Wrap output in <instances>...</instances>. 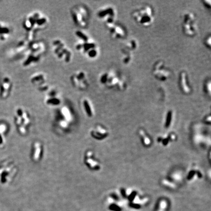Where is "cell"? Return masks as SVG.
Segmentation results:
<instances>
[{
    "label": "cell",
    "mask_w": 211,
    "mask_h": 211,
    "mask_svg": "<svg viewBox=\"0 0 211 211\" xmlns=\"http://www.w3.org/2000/svg\"><path fill=\"white\" fill-rule=\"evenodd\" d=\"M12 33L8 25L4 22H0V41L5 42L7 41Z\"/></svg>",
    "instance_id": "cell-15"
},
{
    "label": "cell",
    "mask_w": 211,
    "mask_h": 211,
    "mask_svg": "<svg viewBox=\"0 0 211 211\" xmlns=\"http://www.w3.org/2000/svg\"><path fill=\"white\" fill-rule=\"evenodd\" d=\"M97 15L100 18L104 20L107 25L114 23L115 12L112 7H106L100 10L98 13Z\"/></svg>",
    "instance_id": "cell-9"
},
{
    "label": "cell",
    "mask_w": 211,
    "mask_h": 211,
    "mask_svg": "<svg viewBox=\"0 0 211 211\" xmlns=\"http://www.w3.org/2000/svg\"><path fill=\"white\" fill-rule=\"evenodd\" d=\"M182 178V175L180 171H175L171 175V181L175 183L181 181Z\"/></svg>",
    "instance_id": "cell-28"
},
{
    "label": "cell",
    "mask_w": 211,
    "mask_h": 211,
    "mask_svg": "<svg viewBox=\"0 0 211 211\" xmlns=\"http://www.w3.org/2000/svg\"><path fill=\"white\" fill-rule=\"evenodd\" d=\"M60 112L62 116L64 117L65 121H67V122L68 123L71 120L72 118V115H71L70 110L67 107H63L61 109Z\"/></svg>",
    "instance_id": "cell-24"
},
{
    "label": "cell",
    "mask_w": 211,
    "mask_h": 211,
    "mask_svg": "<svg viewBox=\"0 0 211 211\" xmlns=\"http://www.w3.org/2000/svg\"><path fill=\"white\" fill-rule=\"evenodd\" d=\"M205 122L206 123H207V124H210V123H211V116H210V115L209 116H208V117H207L205 119Z\"/></svg>",
    "instance_id": "cell-33"
},
{
    "label": "cell",
    "mask_w": 211,
    "mask_h": 211,
    "mask_svg": "<svg viewBox=\"0 0 211 211\" xmlns=\"http://www.w3.org/2000/svg\"><path fill=\"white\" fill-rule=\"evenodd\" d=\"M202 176L201 171L196 169H192L189 171L187 178L188 181H192L196 178H200Z\"/></svg>",
    "instance_id": "cell-22"
},
{
    "label": "cell",
    "mask_w": 211,
    "mask_h": 211,
    "mask_svg": "<svg viewBox=\"0 0 211 211\" xmlns=\"http://www.w3.org/2000/svg\"><path fill=\"white\" fill-rule=\"evenodd\" d=\"M72 12L73 20L74 23L82 28L86 27L88 16L86 9L83 7L79 6L72 9Z\"/></svg>",
    "instance_id": "cell-5"
},
{
    "label": "cell",
    "mask_w": 211,
    "mask_h": 211,
    "mask_svg": "<svg viewBox=\"0 0 211 211\" xmlns=\"http://www.w3.org/2000/svg\"><path fill=\"white\" fill-rule=\"evenodd\" d=\"M205 91H206L207 94H209V96L211 95V81L210 80L207 81L205 86Z\"/></svg>",
    "instance_id": "cell-31"
},
{
    "label": "cell",
    "mask_w": 211,
    "mask_h": 211,
    "mask_svg": "<svg viewBox=\"0 0 211 211\" xmlns=\"http://www.w3.org/2000/svg\"><path fill=\"white\" fill-rule=\"evenodd\" d=\"M71 82L75 87L80 90H86L88 86L85 74L83 72H79L71 77Z\"/></svg>",
    "instance_id": "cell-7"
},
{
    "label": "cell",
    "mask_w": 211,
    "mask_h": 211,
    "mask_svg": "<svg viewBox=\"0 0 211 211\" xmlns=\"http://www.w3.org/2000/svg\"><path fill=\"white\" fill-rule=\"evenodd\" d=\"M169 207V203L166 199H161L157 205V211H167Z\"/></svg>",
    "instance_id": "cell-23"
},
{
    "label": "cell",
    "mask_w": 211,
    "mask_h": 211,
    "mask_svg": "<svg viewBox=\"0 0 211 211\" xmlns=\"http://www.w3.org/2000/svg\"><path fill=\"white\" fill-rule=\"evenodd\" d=\"M7 126L4 124H0V148H2L6 143V134Z\"/></svg>",
    "instance_id": "cell-20"
},
{
    "label": "cell",
    "mask_w": 211,
    "mask_h": 211,
    "mask_svg": "<svg viewBox=\"0 0 211 211\" xmlns=\"http://www.w3.org/2000/svg\"><path fill=\"white\" fill-rule=\"evenodd\" d=\"M100 82L102 84H106L109 87H117L120 89L124 87V81L119 79V77L115 74L112 73H106L103 74L100 77Z\"/></svg>",
    "instance_id": "cell-4"
},
{
    "label": "cell",
    "mask_w": 211,
    "mask_h": 211,
    "mask_svg": "<svg viewBox=\"0 0 211 211\" xmlns=\"http://www.w3.org/2000/svg\"><path fill=\"white\" fill-rule=\"evenodd\" d=\"M40 54H36L32 52L31 54L27 57L26 60L23 63V65L24 66H28L30 64H32L33 62H36L40 59Z\"/></svg>",
    "instance_id": "cell-21"
},
{
    "label": "cell",
    "mask_w": 211,
    "mask_h": 211,
    "mask_svg": "<svg viewBox=\"0 0 211 211\" xmlns=\"http://www.w3.org/2000/svg\"><path fill=\"white\" fill-rule=\"evenodd\" d=\"M82 104L83 109L87 117L90 118L93 117L94 114V110L90 101L87 99H84Z\"/></svg>",
    "instance_id": "cell-18"
},
{
    "label": "cell",
    "mask_w": 211,
    "mask_h": 211,
    "mask_svg": "<svg viewBox=\"0 0 211 211\" xmlns=\"http://www.w3.org/2000/svg\"><path fill=\"white\" fill-rule=\"evenodd\" d=\"M57 92L55 90H52L49 92L45 103L50 106H56L61 104V100L57 96Z\"/></svg>",
    "instance_id": "cell-17"
},
{
    "label": "cell",
    "mask_w": 211,
    "mask_h": 211,
    "mask_svg": "<svg viewBox=\"0 0 211 211\" xmlns=\"http://www.w3.org/2000/svg\"><path fill=\"white\" fill-rule=\"evenodd\" d=\"M30 122V118L27 111L20 108L16 110L15 114V123L21 134L24 135L26 134L27 128Z\"/></svg>",
    "instance_id": "cell-3"
},
{
    "label": "cell",
    "mask_w": 211,
    "mask_h": 211,
    "mask_svg": "<svg viewBox=\"0 0 211 211\" xmlns=\"http://www.w3.org/2000/svg\"><path fill=\"white\" fill-rule=\"evenodd\" d=\"M140 136L141 139H142V141L143 144H144V146H149L151 145V139L149 138V136H148L146 134L145 132L142 129H140L139 132Z\"/></svg>",
    "instance_id": "cell-25"
},
{
    "label": "cell",
    "mask_w": 211,
    "mask_h": 211,
    "mask_svg": "<svg viewBox=\"0 0 211 211\" xmlns=\"http://www.w3.org/2000/svg\"><path fill=\"white\" fill-rule=\"evenodd\" d=\"M173 111H169L166 115L165 122V127L168 128L171 126V123L173 122Z\"/></svg>",
    "instance_id": "cell-27"
},
{
    "label": "cell",
    "mask_w": 211,
    "mask_h": 211,
    "mask_svg": "<svg viewBox=\"0 0 211 211\" xmlns=\"http://www.w3.org/2000/svg\"><path fill=\"white\" fill-rule=\"evenodd\" d=\"M45 76L43 74H37L31 78V82L39 87L45 84Z\"/></svg>",
    "instance_id": "cell-19"
},
{
    "label": "cell",
    "mask_w": 211,
    "mask_h": 211,
    "mask_svg": "<svg viewBox=\"0 0 211 211\" xmlns=\"http://www.w3.org/2000/svg\"><path fill=\"white\" fill-rule=\"evenodd\" d=\"M43 146L38 141L34 142L32 149V158L34 162H38L42 157L43 153Z\"/></svg>",
    "instance_id": "cell-14"
},
{
    "label": "cell",
    "mask_w": 211,
    "mask_h": 211,
    "mask_svg": "<svg viewBox=\"0 0 211 211\" xmlns=\"http://www.w3.org/2000/svg\"><path fill=\"white\" fill-rule=\"evenodd\" d=\"M84 163L89 169L92 171H98L101 168L99 162L95 159L92 151H87L85 154Z\"/></svg>",
    "instance_id": "cell-8"
},
{
    "label": "cell",
    "mask_w": 211,
    "mask_h": 211,
    "mask_svg": "<svg viewBox=\"0 0 211 211\" xmlns=\"http://www.w3.org/2000/svg\"><path fill=\"white\" fill-rule=\"evenodd\" d=\"M48 87H49L48 86L45 84L39 87L38 90L39 91H46L48 90Z\"/></svg>",
    "instance_id": "cell-32"
},
{
    "label": "cell",
    "mask_w": 211,
    "mask_h": 211,
    "mask_svg": "<svg viewBox=\"0 0 211 211\" xmlns=\"http://www.w3.org/2000/svg\"><path fill=\"white\" fill-rule=\"evenodd\" d=\"M110 35L114 38H121L125 36V32L122 27L115 23L106 25Z\"/></svg>",
    "instance_id": "cell-13"
},
{
    "label": "cell",
    "mask_w": 211,
    "mask_h": 211,
    "mask_svg": "<svg viewBox=\"0 0 211 211\" xmlns=\"http://www.w3.org/2000/svg\"><path fill=\"white\" fill-rule=\"evenodd\" d=\"M17 168L12 161L7 160L0 164V183L7 184L12 181L17 173Z\"/></svg>",
    "instance_id": "cell-1"
},
{
    "label": "cell",
    "mask_w": 211,
    "mask_h": 211,
    "mask_svg": "<svg viewBox=\"0 0 211 211\" xmlns=\"http://www.w3.org/2000/svg\"><path fill=\"white\" fill-rule=\"evenodd\" d=\"M91 135L95 139L101 140L107 138L109 132L102 126L97 125L91 130Z\"/></svg>",
    "instance_id": "cell-12"
},
{
    "label": "cell",
    "mask_w": 211,
    "mask_h": 211,
    "mask_svg": "<svg viewBox=\"0 0 211 211\" xmlns=\"http://www.w3.org/2000/svg\"><path fill=\"white\" fill-rule=\"evenodd\" d=\"M110 209L114 211H122L123 208L121 206L117 203H114L110 206Z\"/></svg>",
    "instance_id": "cell-30"
},
{
    "label": "cell",
    "mask_w": 211,
    "mask_h": 211,
    "mask_svg": "<svg viewBox=\"0 0 211 211\" xmlns=\"http://www.w3.org/2000/svg\"><path fill=\"white\" fill-rule=\"evenodd\" d=\"M75 34H76V36L80 39L82 42H87L90 40L89 37L87 36L85 33H84V32L81 31H76Z\"/></svg>",
    "instance_id": "cell-29"
},
{
    "label": "cell",
    "mask_w": 211,
    "mask_h": 211,
    "mask_svg": "<svg viewBox=\"0 0 211 211\" xmlns=\"http://www.w3.org/2000/svg\"><path fill=\"white\" fill-rule=\"evenodd\" d=\"M183 29L186 35L192 36L196 34V26L194 16L191 13H187L184 16Z\"/></svg>",
    "instance_id": "cell-6"
},
{
    "label": "cell",
    "mask_w": 211,
    "mask_h": 211,
    "mask_svg": "<svg viewBox=\"0 0 211 211\" xmlns=\"http://www.w3.org/2000/svg\"><path fill=\"white\" fill-rule=\"evenodd\" d=\"M12 84L11 80L8 77H3L1 82L0 96L3 99H6L9 96L12 90Z\"/></svg>",
    "instance_id": "cell-10"
},
{
    "label": "cell",
    "mask_w": 211,
    "mask_h": 211,
    "mask_svg": "<svg viewBox=\"0 0 211 211\" xmlns=\"http://www.w3.org/2000/svg\"><path fill=\"white\" fill-rule=\"evenodd\" d=\"M179 85L181 90L184 93L187 94L191 91L189 85L187 75L185 72L181 73V75H179Z\"/></svg>",
    "instance_id": "cell-16"
},
{
    "label": "cell",
    "mask_w": 211,
    "mask_h": 211,
    "mask_svg": "<svg viewBox=\"0 0 211 211\" xmlns=\"http://www.w3.org/2000/svg\"><path fill=\"white\" fill-rule=\"evenodd\" d=\"M162 63H157L153 68V74L157 79L160 80H166L170 76L169 72L162 67Z\"/></svg>",
    "instance_id": "cell-11"
},
{
    "label": "cell",
    "mask_w": 211,
    "mask_h": 211,
    "mask_svg": "<svg viewBox=\"0 0 211 211\" xmlns=\"http://www.w3.org/2000/svg\"><path fill=\"white\" fill-rule=\"evenodd\" d=\"M161 183L164 187L170 189H176L177 187V185L176 184V183L171 181V180L167 179H162V181H161Z\"/></svg>",
    "instance_id": "cell-26"
},
{
    "label": "cell",
    "mask_w": 211,
    "mask_h": 211,
    "mask_svg": "<svg viewBox=\"0 0 211 211\" xmlns=\"http://www.w3.org/2000/svg\"><path fill=\"white\" fill-rule=\"evenodd\" d=\"M133 16L137 23L143 26H148L153 22L152 9L148 6H144L136 9Z\"/></svg>",
    "instance_id": "cell-2"
}]
</instances>
